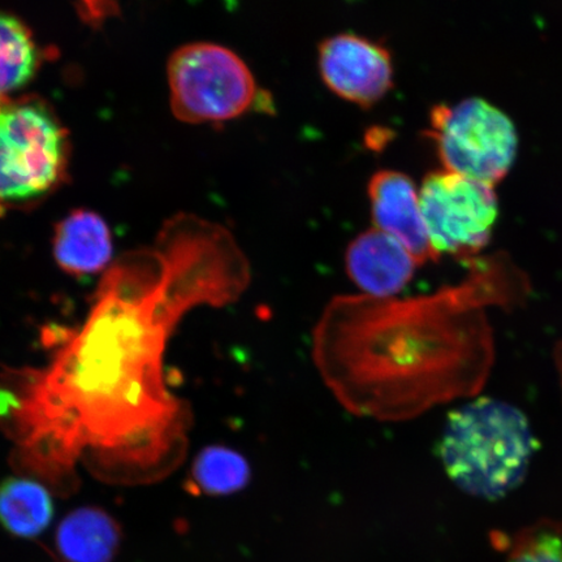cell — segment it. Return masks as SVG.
<instances>
[{"instance_id":"cell-16","label":"cell","mask_w":562,"mask_h":562,"mask_svg":"<svg viewBox=\"0 0 562 562\" xmlns=\"http://www.w3.org/2000/svg\"><path fill=\"white\" fill-rule=\"evenodd\" d=\"M19 403L11 392L0 389V417L9 416L13 407H18Z\"/></svg>"},{"instance_id":"cell-13","label":"cell","mask_w":562,"mask_h":562,"mask_svg":"<svg viewBox=\"0 0 562 562\" xmlns=\"http://www.w3.org/2000/svg\"><path fill=\"white\" fill-rule=\"evenodd\" d=\"M41 66V50L27 26L0 12V102L33 80Z\"/></svg>"},{"instance_id":"cell-5","label":"cell","mask_w":562,"mask_h":562,"mask_svg":"<svg viewBox=\"0 0 562 562\" xmlns=\"http://www.w3.org/2000/svg\"><path fill=\"white\" fill-rule=\"evenodd\" d=\"M428 137L445 170L495 187L516 159L515 125L503 111L481 98L435 105Z\"/></svg>"},{"instance_id":"cell-3","label":"cell","mask_w":562,"mask_h":562,"mask_svg":"<svg viewBox=\"0 0 562 562\" xmlns=\"http://www.w3.org/2000/svg\"><path fill=\"white\" fill-rule=\"evenodd\" d=\"M68 133L37 98L0 102V215L32 205L66 179Z\"/></svg>"},{"instance_id":"cell-1","label":"cell","mask_w":562,"mask_h":562,"mask_svg":"<svg viewBox=\"0 0 562 562\" xmlns=\"http://www.w3.org/2000/svg\"><path fill=\"white\" fill-rule=\"evenodd\" d=\"M477 301L474 281L403 300L335 296L313 331L315 367L357 417H419L481 383L486 334Z\"/></svg>"},{"instance_id":"cell-15","label":"cell","mask_w":562,"mask_h":562,"mask_svg":"<svg viewBox=\"0 0 562 562\" xmlns=\"http://www.w3.org/2000/svg\"><path fill=\"white\" fill-rule=\"evenodd\" d=\"M508 562H562V524H539L518 533Z\"/></svg>"},{"instance_id":"cell-8","label":"cell","mask_w":562,"mask_h":562,"mask_svg":"<svg viewBox=\"0 0 562 562\" xmlns=\"http://www.w3.org/2000/svg\"><path fill=\"white\" fill-rule=\"evenodd\" d=\"M368 193L374 228L403 244L418 266L438 261L428 240L419 192L409 176L379 171L372 176Z\"/></svg>"},{"instance_id":"cell-14","label":"cell","mask_w":562,"mask_h":562,"mask_svg":"<svg viewBox=\"0 0 562 562\" xmlns=\"http://www.w3.org/2000/svg\"><path fill=\"white\" fill-rule=\"evenodd\" d=\"M250 475L243 454L228 447L211 446L196 454L187 490L194 495L227 496L248 486Z\"/></svg>"},{"instance_id":"cell-10","label":"cell","mask_w":562,"mask_h":562,"mask_svg":"<svg viewBox=\"0 0 562 562\" xmlns=\"http://www.w3.org/2000/svg\"><path fill=\"white\" fill-rule=\"evenodd\" d=\"M53 249L61 270L75 277L94 276L111 261L108 223L93 211L75 210L56 226Z\"/></svg>"},{"instance_id":"cell-7","label":"cell","mask_w":562,"mask_h":562,"mask_svg":"<svg viewBox=\"0 0 562 562\" xmlns=\"http://www.w3.org/2000/svg\"><path fill=\"white\" fill-rule=\"evenodd\" d=\"M318 66L333 93L363 109L382 101L393 87L390 52L361 35L341 33L323 41Z\"/></svg>"},{"instance_id":"cell-4","label":"cell","mask_w":562,"mask_h":562,"mask_svg":"<svg viewBox=\"0 0 562 562\" xmlns=\"http://www.w3.org/2000/svg\"><path fill=\"white\" fill-rule=\"evenodd\" d=\"M171 109L180 122L223 123L262 104V91L246 63L229 48L195 42L167 65Z\"/></svg>"},{"instance_id":"cell-11","label":"cell","mask_w":562,"mask_h":562,"mask_svg":"<svg viewBox=\"0 0 562 562\" xmlns=\"http://www.w3.org/2000/svg\"><path fill=\"white\" fill-rule=\"evenodd\" d=\"M121 543V525L95 507L70 512L56 529V550L66 562H111Z\"/></svg>"},{"instance_id":"cell-12","label":"cell","mask_w":562,"mask_h":562,"mask_svg":"<svg viewBox=\"0 0 562 562\" xmlns=\"http://www.w3.org/2000/svg\"><path fill=\"white\" fill-rule=\"evenodd\" d=\"M54 517L50 492L27 477H7L0 483V525L18 538L41 536Z\"/></svg>"},{"instance_id":"cell-9","label":"cell","mask_w":562,"mask_h":562,"mask_svg":"<svg viewBox=\"0 0 562 562\" xmlns=\"http://www.w3.org/2000/svg\"><path fill=\"white\" fill-rule=\"evenodd\" d=\"M417 266L403 244L376 228L357 236L346 252L349 278L372 297H393L402 292Z\"/></svg>"},{"instance_id":"cell-2","label":"cell","mask_w":562,"mask_h":562,"mask_svg":"<svg viewBox=\"0 0 562 562\" xmlns=\"http://www.w3.org/2000/svg\"><path fill=\"white\" fill-rule=\"evenodd\" d=\"M537 449L525 414L490 397L449 413L438 442V456L449 480L483 501H497L516 490Z\"/></svg>"},{"instance_id":"cell-6","label":"cell","mask_w":562,"mask_h":562,"mask_svg":"<svg viewBox=\"0 0 562 562\" xmlns=\"http://www.w3.org/2000/svg\"><path fill=\"white\" fill-rule=\"evenodd\" d=\"M422 215L434 255L468 259L490 243L498 203L494 187L442 170L419 189Z\"/></svg>"}]
</instances>
